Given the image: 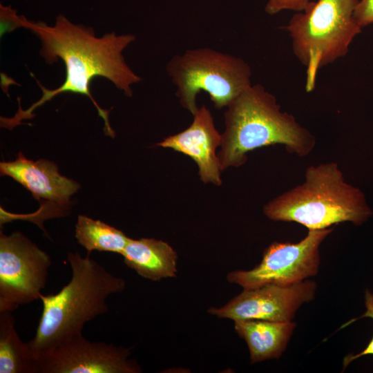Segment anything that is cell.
<instances>
[{"label": "cell", "mask_w": 373, "mask_h": 373, "mask_svg": "<svg viewBox=\"0 0 373 373\" xmlns=\"http://www.w3.org/2000/svg\"><path fill=\"white\" fill-rule=\"evenodd\" d=\"M10 30L19 27L28 29L41 42V55L48 64L62 59L66 67L64 84L50 90L36 80L42 91L41 99L26 111L19 108L14 117L1 119V126L11 129L23 119L32 117L37 107L63 93H78L87 96L96 107L104 122L106 135L115 137L108 122L109 111L102 108L93 97L89 86L95 77H104L112 82L124 93L131 97V86L142 81L126 64L122 51L136 39L133 35H116L115 32L96 37L91 28L75 25L59 15L54 26L42 21L34 22L19 17L12 10L8 18Z\"/></svg>", "instance_id": "cell-1"}, {"label": "cell", "mask_w": 373, "mask_h": 373, "mask_svg": "<svg viewBox=\"0 0 373 373\" xmlns=\"http://www.w3.org/2000/svg\"><path fill=\"white\" fill-rule=\"evenodd\" d=\"M69 283L55 294L40 295L42 313L32 339L28 342L38 360L61 343L82 334L84 325L108 311L106 300L122 292L126 282L90 257L68 252Z\"/></svg>", "instance_id": "cell-2"}, {"label": "cell", "mask_w": 373, "mask_h": 373, "mask_svg": "<svg viewBox=\"0 0 373 373\" xmlns=\"http://www.w3.org/2000/svg\"><path fill=\"white\" fill-rule=\"evenodd\" d=\"M227 108L218 155L222 171L242 165L249 152L263 146L282 144L299 157L314 148V136L292 115L283 112L276 97L261 84H251Z\"/></svg>", "instance_id": "cell-3"}, {"label": "cell", "mask_w": 373, "mask_h": 373, "mask_svg": "<svg viewBox=\"0 0 373 373\" xmlns=\"http://www.w3.org/2000/svg\"><path fill=\"white\" fill-rule=\"evenodd\" d=\"M274 221L295 222L309 230L350 222L360 226L373 215L363 192L345 182L335 162L310 166L305 181L263 207Z\"/></svg>", "instance_id": "cell-4"}, {"label": "cell", "mask_w": 373, "mask_h": 373, "mask_svg": "<svg viewBox=\"0 0 373 373\" xmlns=\"http://www.w3.org/2000/svg\"><path fill=\"white\" fill-rule=\"evenodd\" d=\"M358 1H311L285 27L294 54L306 68L307 92L315 88L318 71L345 56L353 39L361 32L354 17Z\"/></svg>", "instance_id": "cell-5"}, {"label": "cell", "mask_w": 373, "mask_h": 373, "mask_svg": "<svg viewBox=\"0 0 373 373\" xmlns=\"http://www.w3.org/2000/svg\"><path fill=\"white\" fill-rule=\"evenodd\" d=\"M166 71L180 104L192 115L198 108L200 92L208 93L214 106L221 109L251 85V68L244 59L207 47L173 56Z\"/></svg>", "instance_id": "cell-6"}, {"label": "cell", "mask_w": 373, "mask_h": 373, "mask_svg": "<svg viewBox=\"0 0 373 373\" xmlns=\"http://www.w3.org/2000/svg\"><path fill=\"white\" fill-rule=\"evenodd\" d=\"M333 229H310L296 243L274 242L256 267L231 271L227 278L243 289H251L268 285H294L316 276L321 263L320 245Z\"/></svg>", "instance_id": "cell-7"}, {"label": "cell", "mask_w": 373, "mask_h": 373, "mask_svg": "<svg viewBox=\"0 0 373 373\" xmlns=\"http://www.w3.org/2000/svg\"><path fill=\"white\" fill-rule=\"evenodd\" d=\"M51 259L21 232H0V312L40 299Z\"/></svg>", "instance_id": "cell-8"}, {"label": "cell", "mask_w": 373, "mask_h": 373, "mask_svg": "<svg viewBox=\"0 0 373 373\" xmlns=\"http://www.w3.org/2000/svg\"><path fill=\"white\" fill-rule=\"evenodd\" d=\"M131 350L106 342H91L82 334L61 343L37 360V373H139Z\"/></svg>", "instance_id": "cell-9"}, {"label": "cell", "mask_w": 373, "mask_h": 373, "mask_svg": "<svg viewBox=\"0 0 373 373\" xmlns=\"http://www.w3.org/2000/svg\"><path fill=\"white\" fill-rule=\"evenodd\" d=\"M316 283L305 280L290 285H268L243 289L225 305L208 312L235 321L256 319L291 321L300 307L314 298Z\"/></svg>", "instance_id": "cell-10"}, {"label": "cell", "mask_w": 373, "mask_h": 373, "mask_svg": "<svg viewBox=\"0 0 373 373\" xmlns=\"http://www.w3.org/2000/svg\"><path fill=\"white\" fill-rule=\"evenodd\" d=\"M193 115V122L187 128L165 137L156 145L189 156L197 164L203 182L220 186L222 169L216 149L221 144V134L205 105L198 108Z\"/></svg>", "instance_id": "cell-11"}, {"label": "cell", "mask_w": 373, "mask_h": 373, "mask_svg": "<svg viewBox=\"0 0 373 373\" xmlns=\"http://www.w3.org/2000/svg\"><path fill=\"white\" fill-rule=\"evenodd\" d=\"M1 175L11 177L29 190L35 199L58 204L65 211L70 196L80 185L61 175L52 162L41 159L32 161L19 152L17 159L0 163Z\"/></svg>", "instance_id": "cell-12"}, {"label": "cell", "mask_w": 373, "mask_h": 373, "mask_svg": "<svg viewBox=\"0 0 373 373\" xmlns=\"http://www.w3.org/2000/svg\"><path fill=\"white\" fill-rule=\"evenodd\" d=\"M296 325L291 321L256 319L234 321V328L248 346L251 363L280 358Z\"/></svg>", "instance_id": "cell-13"}, {"label": "cell", "mask_w": 373, "mask_h": 373, "mask_svg": "<svg viewBox=\"0 0 373 373\" xmlns=\"http://www.w3.org/2000/svg\"><path fill=\"white\" fill-rule=\"evenodd\" d=\"M122 256L126 266L143 278L158 281L176 276L177 253L161 240L130 238Z\"/></svg>", "instance_id": "cell-14"}, {"label": "cell", "mask_w": 373, "mask_h": 373, "mask_svg": "<svg viewBox=\"0 0 373 373\" xmlns=\"http://www.w3.org/2000/svg\"><path fill=\"white\" fill-rule=\"evenodd\" d=\"M37 359L19 336L12 312H0V373H37Z\"/></svg>", "instance_id": "cell-15"}, {"label": "cell", "mask_w": 373, "mask_h": 373, "mask_svg": "<svg viewBox=\"0 0 373 373\" xmlns=\"http://www.w3.org/2000/svg\"><path fill=\"white\" fill-rule=\"evenodd\" d=\"M75 238L89 254L99 251L122 255L130 240L121 230L83 215L78 216Z\"/></svg>", "instance_id": "cell-16"}, {"label": "cell", "mask_w": 373, "mask_h": 373, "mask_svg": "<svg viewBox=\"0 0 373 373\" xmlns=\"http://www.w3.org/2000/svg\"><path fill=\"white\" fill-rule=\"evenodd\" d=\"M364 305L366 309L365 312L360 316L356 317L345 323L341 328L347 327L353 322L363 318H370L373 320V292L369 289H366L365 291ZM366 355H373V336L365 348L361 352L354 354H349L345 356L343 362V370H345L349 365V364L354 360Z\"/></svg>", "instance_id": "cell-17"}, {"label": "cell", "mask_w": 373, "mask_h": 373, "mask_svg": "<svg viewBox=\"0 0 373 373\" xmlns=\"http://www.w3.org/2000/svg\"><path fill=\"white\" fill-rule=\"evenodd\" d=\"M310 0H268L265 6V12L271 15L284 10L303 12L310 3Z\"/></svg>", "instance_id": "cell-18"}, {"label": "cell", "mask_w": 373, "mask_h": 373, "mask_svg": "<svg viewBox=\"0 0 373 373\" xmlns=\"http://www.w3.org/2000/svg\"><path fill=\"white\" fill-rule=\"evenodd\" d=\"M354 17L361 28L372 23L373 0H359L354 8Z\"/></svg>", "instance_id": "cell-19"}]
</instances>
